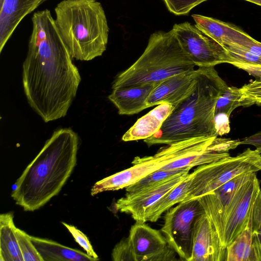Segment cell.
Instances as JSON below:
<instances>
[{
  "instance_id": "6da1fadb",
  "label": "cell",
  "mask_w": 261,
  "mask_h": 261,
  "mask_svg": "<svg viewBox=\"0 0 261 261\" xmlns=\"http://www.w3.org/2000/svg\"><path fill=\"white\" fill-rule=\"evenodd\" d=\"M32 21L22 85L30 106L48 122L66 115L81 77L50 11L35 12Z\"/></svg>"
},
{
  "instance_id": "7a4b0ae2",
  "label": "cell",
  "mask_w": 261,
  "mask_h": 261,
  "mask_svg": "<svg viewBox=\"0 0 261 261\" xmlns=\"http://www.w3.org/2000/svg\"><path fill=\"white\" fill-rule=\"evenodd\" d=\"M79 139L70 128L54 132L15 184L11 197L25 211H34L61 190L76 164Z\"/></svg>"
},
{
  "instance_id": "3957f363",
  "label": "cell",
  "mask_w": 261,
  "mask_h": 261,
  "mask_svg": "<svg viewBox=\"0 0 261 261\" xmlns=\"http://www.w3.org/2000/svg\"><path fill=\"white\" fill-rule=\"evenodd\" d=\"M197 71L192 92L174 107L156 133L144 140L148 146L218 136L215 123L216 105L228 86L214 67H199Z\"/></svg>"
},
{
  "instance_id": "277c9868",
  "label": "cell",
  "mask_w": 261,
  "mask_h": 261,
  "mask_svg": "<svg viewBox=\"0 0 261 261\" xmlns=\"http://www.w3.org/2000/svg\"><path fill=\"white\" fill-rule=\"evenodd\" d=\"M55 21L73 59L88 61L107 48L109 28L96 0H63L55 9Z\"/></svg>"
},
{
  "instance_id": "5b68a950",
  "label": "cell",
  "mask_w": 261,
  "mask_h": 261,
  "mask_svg": "<svg viewBox=\"0 0 261 261\" xmlns=\"http://www.w3.org/2000/svg\"><path fill=\"white\" fill-rule=\"evenodd\" d=\"M173 29L152 33L141 56L115 77L112 89L158 84L165 79L195 69Z\"/></svg>"
},
{
  "instance_id": "8992f818",
  "label": "cell",
  "mask_w": 261,
  "mask_h": 261,
  "mask_svg": "<svg viewBox=\"0 0 261 261\" xmlns=\"http://www.w3.org/2000/svg\"><path fill=\"white\" fill-rule=\"evenodd\" d=\"M260 148H248L236 156L197 166L191 172V182L185 200L210 193L243 173L257 172L259 170L255 165L260 160Z\"/></svg>"
},
{
  "instance_id": "52a82bcc",
  "label": "cell",
  "mask_w": 261,
  "mask_h": 261,
  "mask_svg": "<svg viewBox=\"0 0 261 261\" xmlns=\"http://www.w3.org/2000/svg\"><path fill=\"white\" fill-rule=\"evenodd\" d=\"M187 151L183 141L166 144L153 155L135 157L130 167L106 177L95 183L91 195L126 188L148 174L161 169L168 164L182 157Z\"/></svg>"
},
{
  "instance_id": "ba28073f",
  "label": "cell",
  "mask_w": 261,
  "mask_h": 261,
  "mask_svg": "<svg viewBox=\"0 0 261 261\" xmlns=\"http://www.w3.org/2000/svg\"><path fill=\"white\" fill-rule=\"evenodd\" d=\"M166 212L161 232L181 259L191 261L194 225L204 213L202 205L194 198L183 201Z\"/></svg>"
},
{
  "instance_id": "9c48e42d",
  "label": "cell",
  "mask_w": 261,
  "mask_h": 261,
  "mask_svg": "<svg viewBox=\"0 0 261 261\" xmlns=\"http://www.w3.org/2000/svg\"><path fill=\"white\" fill-rule=\"evenodd\" d=\"M172 29L184 51L195 66L215 67L233 61L226 49L188 22L175 24Z\"/></svg>"
},
{
  "instance_id": "30bf717a",
  "label": "cell",
  "mask_w": 261,
  "mask_h": 261,
  "mask_svg": "<svg viewBox=\"0 0 261 261\" xmlns=\"http://www.w3.org/2000/svg\"><path fill=\"white\" fill-rule=\"evenodd\" d=\"M260 190L256 173L243 184L227 207L222 244L226 248L246 227L252 216L253 205Z\"/></svg>"
},
{
  "instance_id": "8fae6325",
  "label": "cell",
  "mask_w": 261,
  "mask_h": 261,
  "mask_svg": "<svg viewBox=\"0 0 261 261\" xmlns=\"http://www.w3.org/2000/svg\"><path fill=\"white\" fill-rule=\"evenodd\" d=\"M128 238L136 261H173L175 251L169 245L161 230L145 223L136 222L132 226Z\"/></svg>"
},
{
  "instance_id": "7c38bea8",
  "label": "cell",
  "mask_w": 261,
  "mask_h": 261,
  "mask_svg": "<svg viewBox=\"0 0 261 261\" xmlns=\"http://www.w3.org/2000/svg\"><path fill=\"white\" fill-rule=\"evenodd\" d=\"M191 169H188L167 179L144 189L133 193H126L115 203L117 211L129 214L137 222L145 223L146 210L166 193L180 183L187 176Z\"/></svg>"
},
{
  "instance_id": "4fadbf2b",
  "label": "cell",
  "mask_w": 261,
  "mask_h": 261,
  "mask_svg": "<svg viewBox=\"0 0 261 261\" xmlns=\"http://www.w3.org/2000/svg\"><path fill=\"white\" fill-rule=\"evenodd\" d=\"M255 173H243L213 191L196 198L202 205L204 213L214 225L221 243L226 210L239 189Z\"/></svg>"
},
{
  "instance_id": "5bb4252c",
  "label": "cell",
  "mask_w": 261,
  "mask_h": 261,
  "mask_svg": "<svg viewBox=\"0 0 261 261\" xmlns=\"http://www.w3.org/2000/svg\"><path fill=\"white\" fill-rule=\"evenodd\" d=\"M226 248L205 213L196 220L193 232L191 261H226Z\"/></svg>"
},
{
  "instance_id": "9a60e30c",
  "label": "cell",
  "mask_w": 261,
  "mask_h": 261,
  "mask_svg": "<svg viewBox=\"0 0 261 261\" xmlns=\"http://www.w3.org/2000/svg\"><path fill=\"white\" fill-rule=\"evenodd\" d=\"M197 69L171 76L158 83L152 90L146 103L149 108L163 102L174 107L193 91L197 81Z\"/></svg>"
},
{
  "instance_id": "2e32d148",
  "label": "cell",
  "mask_w": 261,
  "mask_h": 261,
  "mask_svg": "<svg viewBox=\"0 0 261 261\" xmlns=\"http://www.w3.org/2000/svg\"><path fill=\"white\" fill-rule=\"evenodd\" d=\"M192 16L199 30L223 46L242 47L254 39L233 24L201 15Z\"/></svg>"
},
{
  "instance_id": "e0dca14e",
  "label": "cell",
  "mask_w": 261,
  "mask_h": 261,
  "mask_svg": "<svg viewBox=\"0 0 261 261\" xmlns=\"http://www.w3.org/2000/svg\"><path fill=\"white\" fill-rule=\"evenodd\" d=\"M46 1H4L0 11V53L22 19Z\"/></svg>"
},
{
  "instance_id": "ac0fdd59",
  "label": "cell",
  "mask_w": 261,
  "mask_h": 261,
  "mask_svg": "<svg viewBox=\"0 0 261 261\" xmlns=\"http://www.w3.org/2000/svg\"><path fill=\"white\" fill-rule=\"evenodd\" d=\"M157 84L112 89L109 99L118 109L120 115H130L149 108L146 101Z\"/></svg>"
},
{
  "instance_id": "d6986e66",
  "label": "cell",
  "mask_w": 261,
  "mask_h": 261,
  "mask_svg": "<svg viewBox=\"0 0 261 261\" xmlns=\"http://www.w3.org/2000/svg\"><path fill=\"white\" fill-rule=\"evenodd\" d=\"M174 109L169 103L158 105L139 118L122 136L124 142L145 140L156 133Z\"/></svg>"
},
{
  "instance_id": "ffe728a7",
  "label": "cell",
  "mask_w": 261,
  "mask_h": 261,
  "mask_svg": "<svg viewBox=\"0 0 261 261\" xmlns=\"http://www.w3.org/2000/svg\"><path fill=\"white\" fill-rule=\"evenodd\" d=\"M43 261H95L98 259L79 250L71 248L54 241L30 236Z\"/></svg>"
},
{
  "instance_id": "44dd1931",
  "label": "cell",
  "mask_w": 261,
  "mask_h": 261,
  "mask_svg": "<svg viewBox=\"0 0 261 261\" xmlns=\"http://www.w3.org/2000/svg\"><path fill=\"white\" fill-rule=\"evenodd\" d=\"M12 212L0 215V261H23Z\"/></svg>"
},
{
  "instance_id": "7402d4cb",
  "label": "cell",
  "mask_w": 261,
  "mask_h": 261,
  "mask_svg": "<svg viewBox=\"0 0 261 261\" xmlns=\"http://www.w3.org/2000/svg\"><path fill=\"white\" fill-rule=\"evenodd\" d=\"M192 176V173H189L180 183L148 208L145 214L146 222L157 221L164 213L175 204L184 201L189 192Z\"/></svg>"
},
{
  "instance_id": "603a6c76",
  "label": "cell",
  "mask_w": 261,
  "mask_h": 261,
  "mask_svg": "<svg viewBox=\"0 0 261 261\" xmlns=\"http://www.w3.org/2000/svg\"><path fill=\"white\" fill-rule=\"evenodd\" d=\"M251 219L252 216L246 227L226 247V261H256Z\"/></svg>"
},
{
  "instance_id": "cb8c5ba5",
  "label": "cell",
  "mask_w": 261,
  "mask_h": 261,
  "mask_svg": "<svg viewBox=\"0 0 261 261\" xmlns=\"http://www.w3.org/2000/svg\"><path fill=\"white\" fill-rule=\"evenodd\" d=\"M241 97L240 88L227 86L217 101L215 115L223 113L229 117L235 109L243 106Z\"/></svg>"
},
{
  "instance_id": "d4e9b609",
  "label": "cell",
  "mask_w": 261,
  "mask_h": 261,
  "mask_svg": "<svg viewBox=\"0 0 261 261\" xmlns=\"http://www.w3.org/2000/svg\"><path fill=\"white\" fill-rule=\"evenodd\" d=\"M188 169H191L188 168L172 170L159 169L143 177L134 184L126 188V193H133L144 189L161 182Z\"/></svg>"
},
{
  "instance_id": "484cf974",
  "label": "cell",
  "mask_w": 261,
  "mask_h": 261,
  "mask_svg": "<svg viewBox=\"0 0 261 261\" xmlns=\"http://www.w3.org/2000/svg\"><path fill=\"white\" fill-rule=\"evenodd\" d=\"M15 233L23 261H43L42 257L33 244L29 235L17 227Z\"/></svg>"
},
{
  "instance_id": "4316f807",
  "label": "cell",
  "mask_w": 261,
  "mask_h": 261,
  "mask_svg": "<svg viewBox=\"0 0 261 261\" xmlns=\"http://www.w3.org/2000/svg\"><path fill=\"white\" fill-rule=\"evenodd\" d=\"M243 107L261 105V81L254 80L240 88Z\"/></svg>"
},
{
  "instance_id": "83f0119b",
  "label": "cell",
  "mask_w": 261,
  "mask_h": 261,
  "mask_svg": "<svg viewBox=\"0 0 261 261\" xmlns=\"http://www.w3.org/2000/svg\"><path fill=\"white\" fill-rule=\"evenodd\" d=\"M112 258L114 261H136L128 237L123 238L115 246Z\"/></svg>"
},
{
  "instance_id": "f1b7e54d",
  "label": "cell",
  "mask_w": 261,
  "mask_h": 261,
  "mask_svg": "<svg viewBox=\"0 0 261 261\" xmlns=\"http://www.w3.org/2000/svg\"><path fill=\"white\" fill-rule=\"evenodd\" d=\"M207 0H164L171 13L177 15L188 14L192 9Z\"/></svg>"
},
{
  "instance_id": "f546056e",
  "label": "cell",
  "mask_w": 261,
  "mask_h": 261,
  "mask_svg": "<svg viewBox=\"0 0 261 261\" xmlns=\"http://www.w3.org/2000/svg\"><path fill=\"white\" fill-rule=\"evenodd\" d=\"M61 223L71 234L75 242L84 249L89 256L99 260L98 256L94 251L86 235L72 225L68 224L64 222Z\"/></svg>"
},
{
  "instance_id": "4dcf8cb0",
  "label": "cell",
  "mask_w": 261,
  "mask_h": 261,
  "mask_svg": "<svg viewBox=\"0 0 261 261\" xmlns=\"http://www.w3.org/2000/svg\"><path fill=\"white\" fill-rule=\"evenodd\" d=\"M251 220L253 232L261 234V189L253 205Z\"/></svg>"
},
{
  "instance_id": "1f68e13d",
  "label": "cell",
  "mask_w": 261,
  "mask_h": 261,
  "mask_svg": "<svg viewBox=\"0 0 261 261\" xmlns=\"http://www.w3.org/2000/svg\"><path fill=\"white\" fill-rule=\"evenodd\" d=\"M230 64L242 69L261 81V64L233 62Z\"/></svg>"
},
{
  "instance_id": "d6a6232c",
  "label": "cell",
  "mask_w": 261,
  "mask_h": 261,
  "mask_svg": "<svg viewBox=\"0 0 261 261\" xmlns=\"http://www.w3.org/2000/svg\"><path fill=\"white\" fill-rule=\"evenodd\" d=\"M229 117L227 115L223 113L215 115V128L218 136H222L229 132Z\"/></svg>"
},
{
  "instance_id": "836d02e7",
  "label": "cell",
  "mask_w": 261,
  "mask_h": 261,
  "mask_svg": "<svg viewBox=\"0 0 261 261\" xmlns=\"http://www.w3.org/2000/svg\"><path fill=\"white\" fill-rule=\"evenodd\" d=\"M240 145H250L261 148V130L240 140Z\"/></svg>"
},
{
  "instance_id": "e575fe53",
  "label": "cell",
  "mask_w": 261,
  "mask_h": 261,
  "mask_svg": "<svg viewBox=\"0 0 261 261\" xmlns=\"http://www.w3.org/2000/svg\"><path fill=\"white\" fill-rule=\"evenodd\" d=\"M252 242L256 261H261V234L253 232Z\"/></svg>"
},
{
  "instance_id": "d590c367",
  "label": "cell",
  "mask_w": 261,
  "mask_h": 261,
  "mask_svg": "<svg viewBox=\"0 0 261 261\" xmlns=\"http://www.w3.org/2000/svg\"><path fill=\"white\" fill-rule=\"evenodd\" d=\"M240 48L261 57V43L255 39Z\"/></svg>"
},
{
  "instance_id": "8d00e7d4",
  "label": "cell",
  "mask_w": 261,
  "mask_h": 261,
  "mask_svg": "<svg viewBox=\"0 0 261 261\" xmlns=\"http://www.w3.org/2000/svg\"><path fill=\"white\" fill-rule=\"evenodd\" d=\"M261 6V0H245Z\"/></svg>"
},
{
  "instance_id": "74e56055",
  "label": "cell",
  "mask_w": 261,
  "mask_h": 261,
  "mask_svg": "<svg viewBox=\"0 0 261 261\" xmlns=\"http://www.w3.org/2000/svg\"><path fill=\"white\" fill-rule=\"evenodd\" d=\"M255 166L259 170H261V152L260 153V160L256 163Z\"/></svg>"
}]
</instances>
